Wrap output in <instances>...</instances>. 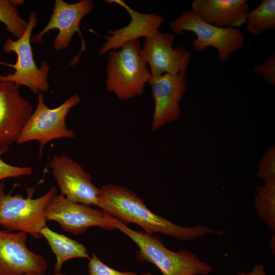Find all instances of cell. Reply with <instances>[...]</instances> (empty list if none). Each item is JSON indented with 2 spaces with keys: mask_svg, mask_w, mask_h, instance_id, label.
Segmentation results:
<instances>
[{
  "mask_svg": "<svg viewBox=\"0 0 275 275\" xmlns=\"http://www.w3.org/2000/svg\"><path fill=\"white\" fill-rule=\"evenodd\" d=\"M88 269L90 275H137L133 272L121 271L107 266L94 253L90 258Z\"/></svg>",
  "mask_w": 275,
  "mask_h": 275,
  "instance_id": "cell-23",
  "label": "cell"
},
{
  "mask_svg": "<svg viewBox=\"0 0 275 275\" xmlns=\"http://www.w3.org/2000/svg\"><path fill=\"white\" fill-rule=\"evenodd\" d=\"M9 150V147L0 148V181L9 178H17L22 176L32 175L33 170L31 167L13 166L2 160V155Z\"/></svg>",
  "mask_w": 275,
  "mask_h": 275,
  "instance_id": "cell-22",
  "label": "cell"
},
{
  "mask_svg": "<svg viewBox=\"0 0 275 275\" xmlns=\"http://www.w3.org/2000/svg\"><path fill=\"white\" fill-rule=\"evenodd\" d=\"M26 275H45L44 274H39V273H30ZM49 275H66L64 273H61V272H55L54 273L49 274Z\"/></svg>",
  "mask_w": 275,
  "mask_h": 275,
  "instance_id": "cell-27",
  "label": "cell"
},
{
  "mask_svg": "<svg viewBox=\"0 0 275 275\" xmlns=\"http://www.w3.org/2000/svg\"><path fill=\"white\" fill-rule=\"evenodd\" d=\"M40 234L56 256L55 272H60L64 263L71 259H90L88 250L84 244L53 231L47 226L41 230Z\"/></svg>",
  "mask_w": 275,
  "mask_h": 275,
  "instance_id": "cell-17",
  "label": "cell"
},
{
  "mask_svg": "<svg viewBox=\"0 0 275 275\" xmlns=\"http://www.w3.org/2000/svg\"><path fill=\"white\" fill-rule=\"evenodd\" d=\"M114 224L138 246V259L153 264L162 275H208L212 271L210 264L189 251H172L153 234L133 230L116 218Z\"/></svg>",
  "mask_w": 275,
  "mask_h": 275,
  "instance_id": "cell-2",
  "label": "cell"
},
{
  "mask_svg": "<svg viewBox=\"0 0 275 275\" xmlns=\"http://www.w3.org/2000/svg\"><path fill=\"white\" fill-rule=\"evenodd\" d=\"M140 275H152V274L150 272H145V273H143L141 274Z\"/></svg>",
  "mask_w": 275,
  "mask_h": 275,
  "instance_id": "cell-29",
  "label": "cell"
},
{
  "mask_svg": "<svg viewBox=\"0 0 275 275\" xmlns=\"http://www.w3.org/2000/svg\"><path fill=\"white\" fill-rule=\"evenodd\" d=\"M253 71L261 76L267 84L275 86V55H270L254 67Z\"/></svg>",
  "mask_w": 275,
  "mask_h": 275,
  "instance_id": "cell-24",
  "label": "cell"
},
{
  "mask_svg": "<svg viewBox=\"0 0 275 275\" xmlns=\"http://www.w3.org/2000/svg\"><path fill=\"white\" fill-rule=\"evenodd\" d=\"M93 8L94 4L91 0H81L73 4H69L63 0H56L49 20L38 34L31 37V43H42L43 37L46 33L51 30L57 29L58 34L54 39L53 47L56 50L59 51L69 47L74 35L77 33L81 40L80 51L67 66L76 64L81 52L86 49L79 24L84 17Z\"/></svg>",
  "mask_w": 275,
  "mask_h": 275,
  "instance_id": "cell-8",
  "label": "cell"
},
{
  "mask_svg": "<svg viewBox=\"0 0 275 275\" xmlns=\"http://www.w3.org/2000/svg\"><path fill=\"white\" fill-rule=\"evenodd\" d=\"M20 87L0 80V148L17 142L33 112L31 104L20 94Z\"/></svg>",
  "mask_w": 275,
  "mask_h": 275,
  "instance_id": "cell-14",
  "label": "cell"
},
{
  "mask_svg": "<svg viewBox=\"0 0 275 275\" xmlns=\"http://www.w3.org/2000/svg\"><path fill=\"white\" fill-rule=\"evenodd\" d=\"M170 28L175 34L184 31L194 32L197 38L192 42L195 50L204 51L213 47L218 51L219 61L225 62L244 45L243 34L236 28H221L209 24L199 17L191 10H187L172 21Z\"/></svg>",
  "mask_w": 275,
  "mask_h": 275,
  "instance_id": "cell-7",
  "label": "cell"
},
{
  "mask_svg": "<svg viewBox=\"0 0 275 275\" xmlns=\"http://www.w3.org/2000/svg\"><path fill=\"white\" fill-rule=\"evenodd\" d=\"M37 20L36 12H32L24 34L16 40L11 38L6 40L3 45V50L6 52L16 53L17 59L15 64L8 63L7 65L15 70L13 73L0 75L1 81L25 86L35 95L48 90V76L50 70V67L45 61H43L38 67L33 57L31 39L32 31L37 25Z\"/></svg>",
  "mask_w": 275,
  "mask_h": 275,
  "instance_id": "cell-5",
  "label": "cell"
},
{
  "mask_svg": "<svg viewBox=\"0 0 275 275\" xmlns=\"http://www.w3.org/2000/svg\"><path fill=\"white\" fill-rule=\"evenodd\" d=\"M186 76V72L174 75H151L148 83L154 103L151 123L153 132L181 117L180 102L187 90Z\"/></svg>",
  "mask_w": 275,
  "mask_h": 275,
  "instance_id": "cell-10",
  "label": "cell"
},
{
  "mask_svg": "<svg viewBox=\"0 0 275 275\" xmlns=\"http://www.w3.org/2000/svg\"><path fill=\"white\" fill-rule=\"evenodd\" d=\"M48 166L60 188V194L68 200L97 206L100 189L92 182L90 173L69 157L56 155Z\"/></svg>",
  "mask_w": 275,
  "mask_h": 275,
  "instance_id": "cell-11",
  "label": "cell"
},
{
  "mask_svg": "<svg viewBox=\"0 0 275 275\" xmlns=\"http://www.w3.org/2000/svg\"><path fill=\"white\" fill-rule=\"evenodd\" d=\"M9 2L15 7L20 6L24 3V1L23 0H9Z\"/></svg>",
  "mask_w": 275,
  "mask_h": 275,
  "instance_id": "cell-26",
  "label": "cell"
},
{
  "mask_svg": "<svg viewBox=\"0 0 275 275\" xmlns=\"http://www.w3.org/2000/svg\"><path fill=\"white\" fill-rule=\"evenodd\" d=\"M37 107L24 126L17 144L37 141L40 144L39 154L42 155L45 145L53 140L74 138L76 134L69 129L66 118L70 109L81 101L77 94L70 96L59 106L51 108L44 102L43 93L38 95Z\"/></svg>",
  "mask_w": 275,
  "mask_h": 275,
  "instance_id": "cell-6",
  "label": "cell"
},
{
  "mask_svg": "<svg viewBox=\"0 0 275 275\" xmlns=\"http://www.w3.org/2000/svg\"><path fill=\"white\" fill-rule=\"evenodd\" d=\"M34 189L28 197L6 193L4 180L0 182V227L9 231H21L36 239L42 236L41 230L46 226L45 209L57 194L55 186L40 197L32 198Z\"/></svg>",
  "mask_w": 275,
  "mask_h": 275,
  "instance_id": "cell-4",
  "label": "cell"
},
{
  "mask_svg": "<svg viewBox=\"0 0 275 275\" xmlns=\"http://www.w3.org/2000/svg\"><path fill=\"white\" fill-rule=\"evenodd\" d=\"M99 189L97 206L124 224L132 223L139 225L146 233L158 232L186 241L207 234L222 233L199 225L190 227L176 225L153 213L136 193L125 186L109 183Z\"/></svg>",
  "mask_w": 275,
  "mask_h": 275,
  "instance_id": "cell-1",
  "label": "cell"
},
{
  "mask_svg": "<svg viewBox=\"0 0 275 275\" xmlns=\"http://www.w3.org/2000/svg\"><path fill=\"white\" fill-rule=\"evenodd\" d=\"M238 275H266L263 265L262 264L256 265L249 272H240Z\"/></svg>",
  "mask_w": 275,
  "mask_h": 275,
  "instance_id": "cell-25",
  "label": "cell"
},
{
  "mask_svg": "<svg viewBox=\"0 0 275 275\" xmlns=\"http://www.w3.org/2000/svg\"><path fill=\"white\" fill-rule=\"evenodd\" d=\"M264 182L275 181V145H272L261 158L256 173Z\"/></svg>",
  "mask_w": 275,
  "mask_h": 275,
  "instance_id": "cell-21",
  "label": "cell"
},
{
  "mask_svg": "<svg viewBox=\"0 0 275 275\" xmlns=\"http://www.w3.org/2000/svg\"><path fill=\"white\" fill-rule=\"evenodd\" d=\"M45 216L47 222L56 221L63 230L74 235L84 233L92 227L116 229L115 217L90 205L71 202L61 194H57L48 203Z\"/></svg>",
  "mask_w": 275,
  "mask_h": 275,
  "instance_id": "cell-9",
  "label": "cell"
},
{
  "mask_svg": "<svg viewBox=\"0 0 275 275\" xmlns=\"http://www.w3.org/2000/svg\"><path fill=\"white\" fill-rule=\"evenodd\" d=\"M105 2L116 4L125 9L129 14L131 20L129 23L116 30H108L109 36H101L106 39V42L98 51L99 55L103 54L113 49H118L124 44L141 37L146 39L153 36L159 31V29L165 20L161 15L153 13L144 14L132 9L124 1L108 0Z\"/></svg>",
  "mask_w": 275,
  "mask_h": 275,
  "instance_id": "cell-15",
  "label": "cell"
},
{
  "mask_svg": "<svg viewBox=\"0 0 275 275\" xmlns=\"http://www.w3.org/2000/svg\"><path fill=\"white\" fill-rule=\"evenodd\" d=\"M7 63H5V62H2L0 61V65H6V66H7Z\"/></svg>",
  "mask_w": 275,
  "mask_h": 275,
  "instance_id": "cell-28",
  "label": "cell"
},
{
  "mask_svg": "<svg viewBox=\"0 0 275 275\" xmlns=\"http://www.w3.org/2000/svg\"><path fill=\"white\" fill-rule=\"evenodd\" d=\"M0 21L16 39L24 34L28 25V22L20 16L17 8L10 4L9 0H0Z\"/></svg>",
  "mask_w": 275,
  "mask_h": 275,
  "instance_id": "cell-20",
  "label": "cell"
},
{
  "mask_svg": "<svg viewBox=\"0 0 275 275\" xmlns=\"http://www.w3.org/2000/svg\"><path fill=\"white\" fill-rule=\"evenodd\" d=\"M139 39L109 51L106 68V88L121 100L140 96L151 76L147 63L139 54Z\"/></svg>",
  "mask_w": 275,
  "mask_h": 275,
  "instance_id": "cell-3",
  "label": "cell"
},
{
  "mask_svg": "<svg viewBox=\"0 0 275 275\" xmlns=\"http://www.w3.org/2000/svg\"><path fill=\"white\" fill-rule=\"evenodd\" d=\"M254 205L260 218L274 232L275 181L256 187Z\"/></svg>",
  "mask_w": 275,
  "mask_h": 275,
  "instance_id": "cell-19",
  "label": "cell"
},
{
  "mask_svg": "<svg viewBox=\"0 0 275 275\" xmlns=\"http://www.w3.org/2000/svg\"><path fill=\"white\" fill-rule=\"evenodd\" d=\"M246 0H194L191 10L203 21L221 28H235L246 23Z\"/></svg>",
  "mask_w": 275,
  "mask_h": 275,
  "instance_id": "cell-16",
  "label": "cell"
},
{
  "mask_svg": "<svg viewBox=\"0 0 275 275\" xmlns=\"http://www.w3.org/2000/svg\"><path fill=\"white\" fill-rule=\"evenodd\" d=\"M246 23V31L252 36L274 29L275 1L262 0L257 7L249 11Z\"/></svg>",
  "mask_w": 275,
  "mask_h": 275,
  "instance_id": "cell-18",
  "label": "cell"
},
{
  "mask_svg": "<svg viewBox=\"0 0 275 275\" xmlns=\"http://www.w3.org/2000/svg\"><path fill=\"white\" fill-rule=\"evenodd\" d=\"M28 234L0 230V275L44 274L48 261L26 245Z\"/></svg>",
  "mask_w": 275,
  "mask_h": 275,
  "instance_id": "cell-12",
  "label": "cell"
},
{
  "mask_svg": "<svg viewBox=\"0 0 275 275\" xmlns=\"http://www.w3.org/2000/svg\"><path fill=\"white\" fill-rule=\"evenodd\" d=\"M175 35L158 31L146 39L139 54L150 66L152 75L185 72L190 62L191 52L182 46L173 48Z\"/></svg>",
  "mask_w": 275,
  "mask_h": 275,
  "instance_id": "cell-13",
  "label": "cell"
}]
</instances>
